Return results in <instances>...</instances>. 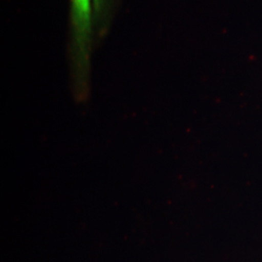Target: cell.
<instances>
[{"mask_svg": "<svg viewBox=\"0 0 262 262\" xmlns=\"http://www.w3.org/2000/svg\"><path fill=\"white\" fill-rule=\"evenodd\" d=\"M94 0H71L72 57L76 94L84 99L89 90Z\"/></svg>", "mask_w": 262, "mask_h": 262, "instance_id": "obj_1", "label": "cell"}, {"mask_svg": "<svg viewBox=\"0 0 262 262\" xmlns=\"http://www.w3.org/2000/svg\"><path fill=\"white\" fill-rule=\"evenodd\" d=\"M104 0H94V16L97 17V14L103 8Z\"/></svg>", "mask_w": 262, "mask_h": 262, "instance_id": "obj_2", "label": "cell"}]
</instances>
